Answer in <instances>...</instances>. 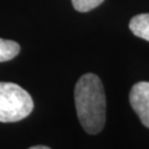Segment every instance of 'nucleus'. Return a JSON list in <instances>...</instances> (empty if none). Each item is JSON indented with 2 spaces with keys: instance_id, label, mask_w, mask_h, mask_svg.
Wrapping results in <instances>:
<instances>
[{
  "instance_id": "obj_5",
  "label": "nucleus",
  "mask_w": 149,
  "mask_h": 149,
  "mask_svg": "<svg viewBox=\"0 0 149 149\" xmlns=\"http://www.w3.org/2000/svg\"><path fill=\"white\" fill-rule=\"evenodd\" d=\"M20 52V45L15 41L0 39V62H6L16 58Z\"/></svg>"
},
{
  "instance_id": "obj_1",
  "label": "nucleus",
  "mask_w": 149,
  "mask_h": 149,
  "mask_svg": "<svg viewBox=\"0 0 149 149\" xmlns=\"http://www.w3.org/2000/svg\"><path fill=\"white\" fill-rule=\"evenodd\" d=\"M74 101L79 120L86 133L102 132L106 118V97L101 79L93 73L81 76L75 85Z\"/></svg>"
},
{
  "instance_id": "obj_4",
  "label": "nucleus",
  "mask_w": 149,
  "mask_h": 149,
  "mask_svg": "<svg viewBox=\"0 0 149 149\" xmlns=\"http://www.w3.org/2000/svg\"><path fill=\"white\" fill-rule=\"evenodd\" d=\"M129 29L136 37L149 41V13H141L132 18Z\"/></svg>"
},
{
  "instance_id": "obj_6",
  "label": "nucleus",
  "mask_w": 149,
  "mask_h": 149,
  "mask_svg": "<svg viewBox=\"0 0 149 149\" xmlns=\"http://www.w3.org/2000/svg\"><path fill=\"white\" fill-rule=\"evenodd\" d=\"M104 0H72L75 10L80 12H87L100 6Z\"/></svg>"
},
{
  "instance_id": "obj_3",
  "label": "nucleus",
  "mask_w": 149,
  "mask_h": 149,
  "mask_svg": "<svg viewBox=\"0 0 149 149\" xmlns=\"http://www.w3.org/2000/svg\"><path fill=\"white\" fill-rule=\"evenodd\" d=\"M129 102L135 113L149 128V82H138L132 87Z\"/></svg>"
},
{
  "instance_id": "obj_2",
  "label": "nucleus",
  "mask_w": 149,
  "mask_h": 149,
  "mask_svg": "<svg viewBox=\"0 0 149 149\" xmlns=\"http://www.w3.org/2000/svg\"><path fill=\"white\" fill-rule=\"evenodd\" d=\"M32 111L33 101L27 91L15 83L0 82V122H19Z\"/></svg>"
},
{
  "instance_id": "obj_7",
  "label": "nucleus",
  "mask_w": 149,
  "mask_h": 149,
  "mask_svg": "<svg viewBox=\"0 0 149 149\" xmlns=\"http://www.w3.org/2000/svg\"><path fill=\"white\" fill-rule=\"evenodd\" d=\"M29 149H50V148L47 147V146H34V147H31V148Z\"/></svg>"
}]
</instances>
